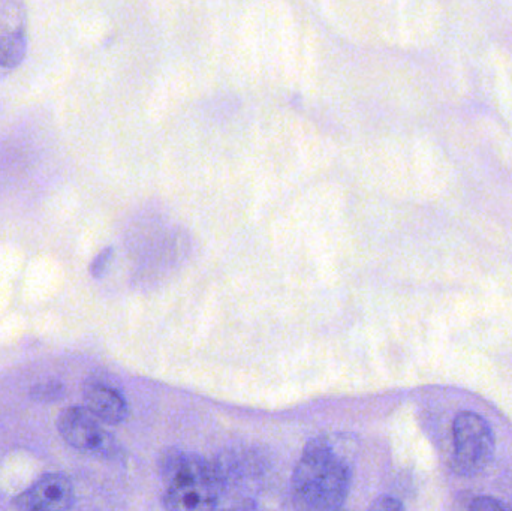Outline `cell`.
<instances>
[{"mask_svg":"<svg viewBox=\"0 0 512 511\" xmlns=\"http://www.w3.org/2000/svg\"><path fill=\"white\" fill-rule=\"evenodd\" d=\"M352 473L342 456L322 438L309 441L292 476V491L304 509L334 511L345 506Z\"/></svg>","mask_w":512,"mask_h":511,"instance_id":"cell-1","label":"cell"},{"mask_svg":"<svg viewBox=\"0 0 512 511\" xmlns=\"http://www.w3.org/2000/svg\"><path fill=\"white\" fill-rule=\"evenodd\" d=\"M159 471L167 510H213L218 507L225 477L218 465L198 455L170 449L162 453Z\"/></svg>","mask_w":512,"mask_h":511,"instance_id":"cell-2","label":"cell"},{"mask_svg":"<svg viewBox=\"0 0 512 511\" xmlns=\"http://www.w3.org/2000/svg\"><path fill=\"white\" fill-rule=\"evenodd\" d=\"M453 446L454 471L460 476H477L495 456V432L480 414L462 411L453 422Z\"/></svg>","mask_w":512,"mask_h":511,"instance_id":"cell-3","label":"cell"},{"mask_svg":"<svg viewBox=\"0 0 512 511\" xmlns=\"http://www.w3.org/2000/svg\"><path fill=\"white\" fill-rule=\"evenodd\" d=\"M57 426L63 440L80 452L104 458H110L116 453V441L101 428L98 417L93 416L87 408H66L60 414Z\"/></svg>","mask_w":512,"mask_h":511,"instance_id":"cell-4","label":"cell"},{"mask_svg":"<svg viewBox=\"0 0 512 511\" xmlns=\"http://www.w3.org/2000/svg\"><path fill=\"white\" fill-rule=\"evenodd\" d=\"M74 488L66 477L50 474L15 500L20 509L33 511H63L74 506Z\"/></svg>","mask_w":512,"mask_h":511,"instance_id":"cell-5","label":"cell"},{"mask_svg":"<svg viewBox=\"0 0 512 511\" xmlns=\"http://www.w3.org/2000/svg\"><path fill=\"white\" fill-rule=\"evenodd\" d=\"M84 399L87 410L107 425H120L128 419L129 408L125 398L110 387H90Z\"/></svg>","mask_w":512,"mask_h":511,"instance_id":"cell-6","label":"cell"},{"mask_svg":"<svg viewBox=\"0 0 512 511\" xmlns=\"http://www.w3.org/2000/svg\"><path fill=\"white\" fill-rule=\"evenodd\" d=\"M27 53V36L23 30L0 35V66L5 69H15L21 65Z\"/></svg>","mask_w":512,"mask_h":511,"instance_id":"cell-7","label":"cell"},{"mask_svg":"<svg viewBox=\"0 0 512 511\" xmlns=\"http://www.w3.org/2000/svg\"><path fill=\"white\" fill-rule=\"evenodd\" d=\"M63 392L65 390H63L62 384L57 383V381H50V383H42L36 386L32 390V396L36 401L50 402L62 398Z\"/></svg>","mask_w":512,"mask_h":511,"instance_id":"cell-8","label":"cell"},{"mask_svg":"<svg viewBox=\"0 0 512 511\" xmlns=\"http://www.w3.org/2000/svg\"><path fill=\"white\" fill-rule=\"evenodd\" d=\"M472 510L490 511V510H510L511 506L502 503V501L496 500L492 497H480L475 498L471 504Z\"/></svg>","mask_w":512,"mask_h":511,"instance_id":"cell-9","label":"cell"},{"mask_svg":"<svg viewBox=\"0 0 512 511\" xmlns=\"http://www.w3.org/2000/svg\"><path fill=\"white\" fill-rule=\"evenodd\" d=\"M111 257H113V249L111 248L105 249V251H102L101 254L96 257V260L93 261L92 267H90V272H92V275L95 276V278H99V276L107 270Z\"/></svg>","mask_w":512,"mask_h":511,"instance_id":"cell-10","label":"cell"},{"mask_svg":"<svg viewBox=\"0 0 512 511\" xmlns=\"http://www.w3.org/2000/svg\"><path fill=\"white\" fill-rule=\"evenodd\" d=\"M403 509H405L403 504L393 497H379L378 500L370 506V510L400 511Z\"/></svg>","mask_w":512,"mask_h":511,"instance_id":"cell-11","label":"cell"}]
</instances>
